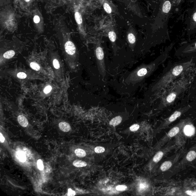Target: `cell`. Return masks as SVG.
<instances>
[{
    "label": "cell",
    "instance_id": "1",
    "mask_svg": "<svg viewBox=\"0 0 196 196\" xmlns=\"http://www.w3.org/2000/svg\"><path fill=\"white\" fill-rule=\"evenodd\" d=\"M165 58V56H161L159 58V59L152 63L139 67L127 77L126 80V82L134 84L140 82L150 75Z\"/></svg>",
    "mask_w": 196,
    "mask_h": 196
},
{
    "label": "cell",
    "instance_id": "2",
    "mask_svg": "<svg viewBox=\"0 0 196 196\" xmlns=\"http://www.w3.org/2000/svg\"><path fill=\"white\" fill-rule=\"evenodd\" d=\"M189 64H190L188 63L179 64L173 66L153 86L152 90L153 91L159 90L165 86L166 85L180 75Z\"/></svg>",
    "mask_w": 196,
    "mask_h": 196
},
{
    "label": "cell",
    "instance_id": "3",
    "mask_svg": "<svg viewBox=\"0 0 196 196\" xmlns=\"http://www.w3.org/2000/svg\"><path fill=\"white\" fill-rule=\"evenodd\" d=\"M96 59L99 71L102 76L105 75V66L104 61V55L103 49L101 47L99 46L95 50Z\"/></svg>",
    "mask_w": 196,
    "mask_h": 196
},
{
    "label": "cell",
    "instance_id": "4",
    "mask_svg": "<svg viewBox=\"0 0 196 196\" xmlns=\"http://www.w3.org/2000/svg\"><path fill=\"white\" fill-rule=\"evenodd\" d=\"M189 108V107L187 106L184 108H180L175 111L173 114L165 120L163 125V127H168L170 124L176 120L177 119L180 117L184 113L187 111Z\"/></svg>",
    "mask_w": 196,
    "mask_h": 196
},
{
    "label": "cell",
    "instance_id": "5",
    "mask_svg": "<svg viewBox=\"0 0 196 196\" xmlns=\"http://www.w3.org/2000/svg\"><path fill=\"white\" fill-rule=\"evenodd\" d=\"M180 154H178L176 155L173 159L165 161L163 163L160 167V169L162 172H165L169 170L173 165L178 161L179 159Z\"/></svg>",
    "mask_w": 196,
    "mask_h": 196
},
{
    "label": "cell",
    "instance_id": "6",
    "mask_svg": "<svg viewBox=\"0 0 196 196\" xmlns=\"http://www.w3.org/2000/svg\"><path fill=\"white\" fill-rule=\"evenodd\" d=\"M181 131L183 132L185 136L190 137L194 134L195 128L192 124H190V123L186 122Z\"/></svg>",
    "mask_w": 196,
    "mask_h": 196
},
{
    "label": "cell",
    "instance_id": "7",
    "mask_svg": "<svg viewBox=\"0 0 196 196\" xmlns=\"http://www.w3.org/2000/svg\"><path fill=\"white\" fill-rule=\"evenodd\" d=\"M65 49L66 53L70 55H74L76 52V47L74 43L70 41H67L66 43Z\"/></svg>",
    "mask_w": 196,
    "mask_h": 196
},
{
    "label": "cell",
    "instance_id": "8",
    "mask_svg": "<svg viewBox=\"0 0 196 196\" xmlns=\"http://www.w3.org/2000/svg\"><path fill=\"white\" fill-rule=\"evenodd\" d=\"M18 121L21 126L26 127L28 125V122L26 118L23 115H20L18 117Z\"/></svg>",
    "mask_w": 196,
    "mask_h": 196
},
{
    "label": "cell",
    "instance_id": "9",
    "mask_svg": "<svg viewBox=\"0 0 196 196\" xmlns=\"http://www.w3.org/2000/svg\"><path fill=\"white\" fill-rule=\"evenodd\" d=\"M59 127L60 129L64 132H68L71 129V127L69 124L64 121L59 123Z\"/></svg>",
    "mask_w": 196,
    "mask_h": 196
},
{
    "label": "cell",
    "instance_id": "10",
    "mask_svg": "<svg viewBox=\"0 0 196 196\" xmlns=\"http://www.w3.org/2000/svg\"><path fill=\"white\" fill-rule=\"evenodd\" d=\"M196 158V152L195 150H192L189 151L186 156V160L188 162L193 161Z\"/></svg>",
    "mask_w": 196,
    "mask_h": 196
},
{
    "label": "cell",
    "instance_id": "11",
    "mask_svg": "<svg viewBox=\"0 0 196 196\" xmlns=\"http://www.w3.org/2000/svg\"><path fill=\"white\" fill-rule=\"evenodd\" d=\"M122 120V119L120 116H117L113 118L110 121L109 124L110 125L113 126L114 127L119 125Z\"/></svg>",
    "mask_w": 196,
    "mask_h": 196
},
{
    "label": "cell",
    "instance_id": "12",
    "mask_svg": "<svg viewBox=\"0 0 196 196\" xmlns=\"http://www.w3.org/2000/svg\"><path fill=\"white\" fill-rule=\"evenodd\" d=\"M177 92H173L169 93L166 97V103L171 104L175 99L177 95Z\"/></svg>",
    "mask_w": 196,
    "mask_h": 196
},
{
    "label": "cell",
    "instance_id": "13",
    "mask_svg": "<svg viewBox=\"0 0 196 196\" xmlns=\"http://www.w3.org/2000/svg\"><path fill=\"white\" fill-rule=\"evenodd\" d=\"M171 2L169 1H165L163 5V11L165 13H167L171 10Z\"/></svg>",
    "mask_w": 196,
    "mask_h": 196
},
{
    "label": "cell",
    "instance_id": "14",
    "mask_svg": "<svg viewBox=\"0 0 196 196\" xmlns=\"http://www.w3.org/2000/svg\"><path fill=\"white\" fill-rule=\"evenodd\" d=\"M74 166L77 167H85L87 165L86 162L81 160H76L73 162Z\"/></svg>",
    "mask_w": 196,
    "mask_h": 196
},
{
    "label": "cell",
    "instance_id": "15",
    "mask_svg": "<svg viewBox=\"0 0 196 196\" xmlns=\"http://www.w3.org/2000/svg\"><path fill=\"white\" fill-rule=\"evenodd\" d=\"M17 156L20 161L24 162L26 161V157L25 152L23 151H19L17 152Z\"/></svg>",
    "mask_w": 196,
    "mask_h": 196
},
{
    "label": "cell",
    "instance_id": "16",
    "mask_svg": "<svg viewBox=\"0 0 196 196\" xmlns=\"http://www.w3.org/2000/svg\"><path fill=\"white\" fill-rule=\"evenodd\" d=\"M75 153L77 156L80 157H84L86 155L85 151L81 149H77L75 150Z\"/></svg>",
    "mask_w": 196,
    "mask_h": 196
},
{
    "label": "cell",
    "instance_id": "17",
    "mask_svg": "<svg viewBox=\"0 0 196 196\" xmlns=\"http://www.w3.org/2000/svg\"><path fill=\"white\" fill-rule=\"evenodd\" d=\"M15 53L13 50H10L5 52L4 55V57L7 59H10L15 55Z\"/></svg>",
    "mask_w": 196,
    "mask_h": 196
},
{
    "label": "cell",
    "instance_id": "18",
    "mask_svg": "<svg viewBox=\"0 0 196 196\" xmlns=\"http://www.w3.org/2000/svg\"><path fill=\"white\" fill-rule=\"evenodd\" d=\"M127 39L129 42L131 44H134L136 42V37L132 33H129L127 35Z\"/></svg>",
    "mask_w": 196,
    "mask_h": 196
},
{
    "label": "cell",
    "instance_id": "19",
    "mask_svg": "<svg viewBox=\"0 0 196 196\" xmlns=\"http://www.w3.org/2000/svg\"><path fill=\"white\" fill-rule=\"evenodd\" d=\"M75 18L77 23L78 24H81L82 22V16L78 12H76L75 13Z\"/></svg>",
    "mask_w": 196,
    "mask_h": 196
},
{
    "label": "cell",
    "instance_id": "20",
    "mask_svg": "<svg viewBox=\"0 0 196 196\" xmlns=\"http://www.w3.org/2000/svg\"><path fill=\"white\" fill-rule=\"evenodd\" d=\"M109 39L112 42H115L116 40V34L114 31H110L108 33Z\"/></svg>",
    "mask_w": 196,
    "mask_h": 196
},
{
    "label": "cell",
    "instance_id": "21",
    "mask_svg": "<svg viewBox=\"0 0 196 196\" xmlns=\"http://www.w3.org/2000/svg\"><path fill=\"white\" fill-rule=\"evenodd\" d=\"M30 66L32 69L35 70H39L40 69V66H39L37 63H35V62H32L30 63Z\"/></svg>",
    "mask_w": 196,
    "mask_h": 196
},
{
    "label": "cell",
    "instance_id": "22",
    "mask_svg": "<svg viewBox=\"0 0 196 196\" xmlns=\"http://www.w3.org/2000/svg\"><path fill=\"white\" fill-rule=\"evenodd\" d=\"M104 8L105 11L108 13L110 14V13H111V12H112V9H111V7H110L109 4H108L107 3H105L104 4Z\"/></svg>",
    "mask_w": 196,
    "mask_h": 196
},
{
    "label": "cell",
    "instance_id": "23",
    "mask_svg": "<svg viewBox=\"0 0 196 196\" xmlns=\"http://www.w3.org/2000/svg\"><path fill=\"white\" fill-rule=\"evenodd\" d=\"M95 152L97 153H102L105 151V148L101 146H97L94 149Z\"/></svg>",
    "mask_w": 196,
    "mask_h": 196
},
{
    "label": "cell",
    "instance_id": "24",
    "mask_svg": "<svg viewBox=\"0 0 196 196\" xmlns=\"http://www.w3.org/2000/svg\"><path fill=\"white\" fill-rule=\"evenodd\" d=\"M37 166L39 170L42 171L44 169V165H43V162L41 159H39L38 160L37 162Z\"/></svg>",
    "mask_w": 196,
    "mask_h": 196
},
{
    "label": "cell",
    "instance_id": "25",
    "mask_svg": "<svg viewBox=\"0 0 196 196\" xmlns=\"http://www.w3.org/2000/svg\"><path fill=\"white\" fill-rule=\"evenodd\" d=\"M139 128V125L138 124H134L129 127L130 131L133 132L137 131Z\"/></svg>",
    "mask_w": 196,
    "mask_h": 196
},
{
    "label": "cell",
    "instance_id": "26",
    "mask_svg": "<svg viewBox=\"0 0 196 196\" xmlns=\"http://www.w3.org/2000/svg\"><path fill=\"white\" fill-rule=\"evenodd\" d=\"M127 186L125 185H119L117 186L116 187V189L117 190L120 191H125L127 190Z\"/></svg>",
    "mask_w": 196,
    "mask_h": 196
},
{
    "label": "cell",
    "instance_id": "27",
    "mask_svg": "<svg viewBox=\"0 0 196 196\" xmlns=\"http://www.w3.org/2000/svg\"><path fill=\"white\" fill-rule=\"evenodd\" d=\"M148 185L145 183H141L139 185V189L140 190L142 191L143 190L146 189L148 188Z\"/></svg>",
    "mask_w": 196,
    "mask_h": 196
},
{
    "label": "cell",
    "instance_id": "28",
    "mask_svg": "<svg viewBox=\"0 0 196 196\" xmlns=\"http://www.w3.org/2000/svg\"><path fill=\"white\" fill-rule=\"evenodd\" d=\"M17 76L20 79H24L26 77V74L23 72H20L18 73L17 75Z\"/></svg>",
    "mask_w": 196,
    "mask_h": 196
},
{
    "label": "cell",
    "instance_id": "29",
    "mask_svg": "<svg viewBox=\"0 0 196 196\" xmlns=\"http://www.w3.org/2000/svg\"><path fill=\"white\" fill-rule=\"evenodd\" d=\"M53 65L54 66V67L56 69H59L60 67V65L59 64V61H58L57 59H55L53 61Z\"/></svg>",
    "mask_w": 196,
    "mask_h": 196
},
{
    "label": "cell",
    "instance_id": "30",
    "mask_svg": "<svg viewBox=\"0 0 196 196\" xmlns=\"http://www.w3.org/2000/svg\"><path fill=\"white\" fill-rule=\"evenodd\" d=\"M51 90H52V87L50 85H48L44 89V92L46 94H47L50 92Z\"/></svg>",
    "mask_w": 196,
    "mask_h": 196
},
{
    "label": "cell",
    "instance_id": "31",
    "mask_svg": "<svg viewBox=\"0 0 196 196\" xmlns=\"http://www.w3.org/2000/svg\"><path fill=\"white\" fill-rule=\"evenodd\" d=\"M185 194L188 195H190V196H196V191L187 190L185 192Z\"/></svg>",
    "mask_w": 196,
    "mask_h": 196
},
{
    "label": "cell",
    "instance_id": "32",
    "mask_svg": "<svg viewBox=\"0 0 196 196\" xmlns=\"http://www.w3.org/2000/svg\"><path fill=\"white\" fill-rule=\"evenodd\" d=\"M76 195V192L75 191L72 190L71 188L68 189V195L69 196H74Z\"/></svg>",
    "mask_w": 196,
    "mask_h": 196
},
{
    "label": "cell",
    "instance_id": "33",
    "mask_svg": "<svg viewBox=\"0 0 196 196\" xmlns=\"http://www.w3.org/2000/svg\"><path fill=\"white\" fill-rule=\"evenodd\" d=\"M40 18L38 15H35L34 18V22L36 23H38L40 22Z\"/></svg>",
    "mask_w": 196,
    "mask_h": 196
},
{
    "label": "cell",
    "instance_id": "34",
    "mask_svg": "<svg viewBox=\"0 0 196 196\" xmlns=\"http://www.w3.org/2000/svg\"><path fill=\"white\" fill-rule=\"evenodd\" d=\"M0 142H1V143H3V142H4L5 139L4 137L2 135L1 133H0Z\"/></svg>",
    "mask_w": 196,
    "mask_h": 196
},
{
    "label": "cell",
    "instance_id": "35",
    "mask_svg": "<svg viewBox=\"0 0 196 196\" xmlns=\"http://www.w3.org/2000/svg\"><path fill=\"white\" fill-rule=\"evenodd\" d=\"M193 20H194V21L195 22H196V12L194 14V15H193Z\"/></svg>",
    "mask_w": 196,
    "mask_h": 196
},
{
    "label": "cell",
    "instance_id": "36",
    "mask_svg": "<svg viewBox=\"0 0 196 196\" xmlns=\"http://www.w3.org/2000/svg\"><path fill=\"white\" fill-rule=\"evenodd\" d=\"M193 47H194V50H195L196 49V43H195L194 45V46H193Z\"/></svg>",
    "mask_w": 196,
    "mask_h": 196
},
{
    "label": "cell",
    "instance_id": "37",
    "mask_svg": "<svg viewBox=\"0 0 196 196\" xmlns=\"http://www.w3.org/2000/svg\"><path fill=\"white\" fill-rule=\"evenodd\" d=\"M30 0H25V1L26 2H29Z\"/></svg>",
    "mask_w": 196,
    "mask_h": 196
}]
</instances>
